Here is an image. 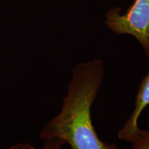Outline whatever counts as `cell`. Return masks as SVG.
<instances>
[{
    "instance_id": "1",
    "label": "cell",
    "mask_w": 149,
    "mask_h": 149,
    "mask_svg": "<svg viewBox=\"0 0 149 149\" xmlns=\"http://www.w3.org/2000/svg\"><path fill=\"white\" fill-rule=\"evenodd\" d=\"M104 75L101 59L84 61L74 67L60 111L40 132L43 141L60 139L72 149H120L100 139L91 119V108Z\"/></svg>"
},
{
    "instance_id": "2",
    "label": "cell",
    "mask_w": 149,
    "mask_h": 149,
    "mask_svg": "<svg viewBox=\"0 0 149 149\" xmlns=\"http://www.w3.org/2000/svg\"><path fill=\"white\" fill-rule=\"evenodd\" d=\"M120 7L109 9L105 24L116 35H130L137 40L149 57V0H135L126 13Z\"/></svg>"
},
{
    "instance_id": "3",
    "label": "cell",
    "mask_w": 149,
    "mask_h": 149,
    "mask_svg": "<svg viewBox=\"0 0 149 149\" xmlns=\"http://www.w3.org/2000/svg\"><path fill=\"white\" fill-rule=\"evenodd\" d=\"M149 105V72L145 76L139 86L135 108L130 118L118 132V137L121 140L132 143L137 138L140 131L138 120L143 111Z\"/></svg>"
},
{
    "instance_id": "4",
    "label": "cell",
    "mask_w": 149,
    "mask_h": 149,
    "mask_svg": "<svg viewBox=\"0 0 149 149\" xmlns=\"http://www.w3.org/2000/svg\"><path fill=\"white\" fill-rule=\"evenodd\" d=\"M44 142V145L41 148H35L28 143H17L9 147L8 149H61L65 144L64 141L60 139H51Z\"/></svg>"
},
{
    "instance_id": "5",
    "label": "cell",
    "mask_w": 149,
    "mask_h": 149,
    "mask_svg": "<svg viewBox=\"0 0 149 149\" xmlns=\"http://www.w3.org/2000/svg\"><path fill=\"white\" fill-rule=\"evenodd\" d=\"M130 149H149V130H140Z\"/></svg>"
}]
</instances>
